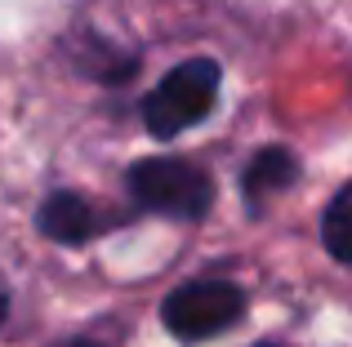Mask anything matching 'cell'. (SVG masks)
<instances>
[{
    "label": "cell",
    "mask_w": 352,
    "mask_h": 347,
    "mask_svg": "<svg viewBox=\"0 0 352 347\" xmlns=\"http://www.w3.org/2000/svg\"><path fill=\"white\" fill-rule=\"evenodd\" d=\"M125 187L143 214H165V218H183V223H201L214 205V178L179 156L138 160L125 174Z\"/></svg>",
    "instance_id": "6da1fadb"
},
{
    "label": "cell",
    "mask_w": 352,
    "mask_h": 347,
    "mask_svg": "<svg viewBox=\"0 0 352 347\" xmlns=\"http://www.w3.org/2000/svg\"><path fill=\"white\" fill-rule=\"evenodd\" d=\"M219 71L214 58H188L143 98V125L152 139H174V134L192 130L197 121H206L219 103Z\"/></svg>",
    "instance_id": "7a4b0ae2"
},
{
    "label": "cell",
    "mask_w": 352,
    "mask_h": 347,
    "mask_svg": "<svg viewBox=\"0 0 352 347\" xmlns=\"http://www.w3.org/2000/svg\"><path fill=\"white\" fill-rule=\"evenodd\" d=\"M241 312H245V289L241 285H232V280H188L165 298L161 321L174 339L201 343L232 330Z\"/></svg>",
    "instance_id": "3957f363"
},
{
    "label": "cell",
    "mask_w": 352,
    "mask_h": 347,
    "mask_svg": "<svg viewBox=\"0 0 352 347\" xmlns=\"http://www.w3.org/2000/svg\"><path fill=\"white\" fill-rule=\"evenodd\" d=\"M36 223H41V232L50 236V241H58V245H85L89 236H98L103 218L89 209L85 196H76V191H54V196L41 205Z\"/></svg>",
    "instance_id": "277c9868"
},
{
    "label": "cell",
    "mask_w": 352,
    "mask_h": 347,
    "mask_svg": "<svg viewBox=\"0 0 352 347\" xmlns=\"http://www.w3.org/2000/svg\"><path fill=\"white\" fill-rule=\"evenodd\" d=\"M299 178V160H294V152L285 147H263L254 160H250V169L241 174V191H245L250 209H263L267 196H276V191H285L290 182Z\"/></svg>",
    "instance_id": "5b68a950"
},
{
    "label": "cell",
    "mask_w": 352,
    "mask_h": 347,
    "mask_svg": "<svg viewBox=\"0 0 352 347\" xmlns=\"http://www.w3.org/2000/svg\"><path fill=\"white\" fill-rule=\"evenodd\" d=\"M321 241L335 254L339 263L352 267V182L339 187V196L326 205V218H321Z\"/></svg>",
    "instance_id": "8992f818"
},
{
    "label": "cell",
    "mask_w": 352,
    "mask_h": 347,
    "mask_svg": "<svg viewBox=\"0 0 352 347\" xmlns=\"http://www.w3.org/2000/svg\"><path fill=\"white\" fill-rule=\"evenodd\" d=\"M54 347H103L98 339H63V343H54Z\"/></svg>",
    "instance_id": "52a82bcc"
},
{
    "label": "cell",
    "mask_w": 352,
    "mask_h": 347,
    "mask_svg": "<svg viewBox=\"0 0 352 347\" xmlns=\"http://www.w3.org/2000/svg\"><path fill=\"white\" fill-rule=\"evenodd\" d=\"M5 312H9V294H5V285H0V325H5Z\"/></svg>",
    "instance_id": "ba28073f"
},
{
    "label": "cell",
    "mask_w": 352,
    "mask_h": 347,
    "mask_svg": "<svg viewBox=\"0 0 352 347\" xmlns=\"http://www.w3.org/2000/svg\"><path fill=\"white\" fill-rule=\"evenodd\" d=\"M258 347H281V343H258Z\"/></svg>",
    "instance_id": "9c48e42d"
}]
</instances>
